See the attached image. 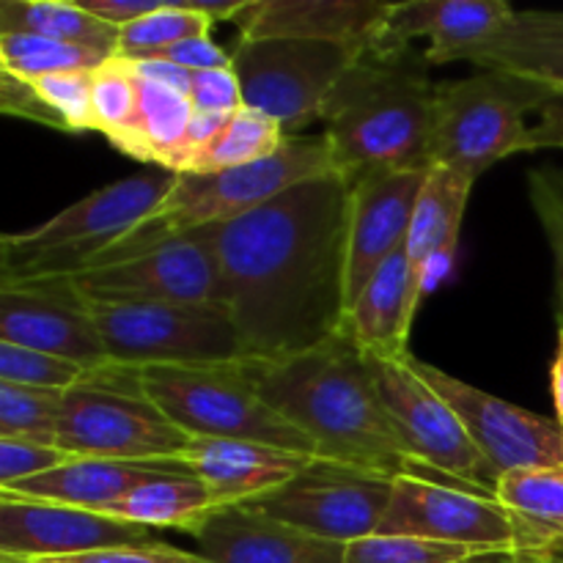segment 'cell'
<instances>
[{"label":"cell","mask_w":563,"mask_h":563,"mask_svg":"<svg viewBox=\"0 0 563 563\" xmlns=\"http://www.w3.org/2000/svg\"><path fill=\"white\" fill-rule=\"evenodd\" d=\"M64 394L0 383V440L55 445Z\"/></svg>","instance_id":"cell-34"},{"label":"cell","mask_w":563,"mask_h":563,"mask_svg":"<svg viewBox=\"0 0 563 563\" xmlns=\"http://www.w3.org/2000/svg\"><path fill=\"white\" fill-rule=\"evenodd\" d=\"M438 86L423 53H366L341 75L322 110L333 170L346 181L432 168Z\"/></svg>","instance_id":"cell-3"},{"label":"cell","mask_w":563,"mask_h":563,"mask_svg":"<svg viewBox=\"0 0 563 563\" xmlns=\"http://www.w3.org/2000/svg\"><path fill=\"white\" fill-rule=\"evenodd\" d=\"M88 306H223L225 291L207 229L190 231L130 262L71 275Z\"/></svg>","instance_id":"cell-11"},{"label":"cell","mask_w":563,"mask_h":563,"mask_svg":"<svg viewBox=\"0 0 563 563\" xmlns=\"http://www.w3.org/2000/svg\"><path fill=\"white\" fill-rule=\"evenodd\" d=\"M528 559V555H526ZM531 563H550V561H542V559H531Z\"/></svg>","instance_id":"cell-53"},{"label":"cell","mask_w":563,"mask_h":563,"mask_svg":"<svg viewBox=\"0 0 563 563\" xmlns=\"http://www.w3.org/2000/svg\"><path fill=\"white\" fill-rule=\"evenodd\" d=\"M135 385L192 440H251L317 456L311 440L297 432L258 394L251 361L209 366L141 368Z\"/></svg>","instance_id":"cell-6"},{"label":"cell","mask_w":563,"mask_h":563,"mask_svg":"<svg viewBox=\"0 0 563 563\" xmlns=\"http://www.w3.org/2000/svg\"><path fill=\"white\" fill-rule=\"evenodd\" d=\"M429 170L374 174L352 181L346 311L388 258L407 247L412 214Z\"/></svg>","instance_id":"cell-18"},{"label":"cell","mask_w":563,"mask_h":563,"mask_svg":"<svg viewBox=\"0 0 563 563\" xmlns=\"http://www.w3.org/2000/svg\"><path fill=\"white\" fill-rule=\"evenodd\" d=\"M317 456L251 440H192L181 462L212 493L218 509L251 504L300 476Z\"/></svg>","instance_id":"cell-22"},{"label":"cell","mask_w":563,"mask_h":563,"mask_svg":"<svg viewBox=\"0 0 563 563\" xmlns=\"http://www.w3.org/2000/svg\"><path fill=\"white\" fill-rule=\"evenodd\" d=\"M537 115L539 121H559V124H563V91L559 93L548 91V99H544Z\"/></svg>","instance_id":"cell-48"},{"label":"cell","mask_w":563,"mask_h":563,"mask_svg":"<svg viewBox=\"0 0 563 563\" xmlns=\"http://www.w3.org/2000/svg\"><path fill=\"white\" fill-rule=\"evenodd\" d=\"M335 174L324 135H289L273 157L214 174H179L170 196L135 231L93 258L91 267L130 262L165 242L207 225L231 223L289 187ZM86 273V269H82Z\"/></svg>","instance_id":"cell-4"},{"label":"cell","mask_w":563,"mask_h":563,"mask_svg":"<svg viewBox=\"0 0 563 563\" xmlns=\"http://www.w3.org/2000/svg\"><path fill=\"white\" fill-rule=\"evenodd\" d=\"M93 132L108 137L115 148H124L141 113V80L130 58L104 60L91 71Z\"/></svg>","instance_id":"cell-32"},{"label":"cell","mask_w":563,"mask_h":563,"mask_svg":"<svg viewBox=\"0 0 563 563\" xmlns=\"http://www.w3.org/2000/svg\"><path fill=\"white\" fill-rule=\"evenodd\" d=\"M0 33H31L113 58L121 31L69 0H3Z\"/></svg>","instance_id":"cell-30"},{"label":"cell","mask_w":563,"mask_h":563,"mask_svg":"<svg viewBox=\"0 0 563 563\" xmlns=\"http://www.w3.org/2000/svg\"><path fill=\"white\" fill-rule=\"evenodd\" d=\"M377 533L460 544L482 555L522 553L520 526L495 495L451 487L416 473L394 482V498Z\"/></svg>","instance_id":"cell-14"},{"label":"cell","mask_w":563,"mask_h":563,"mask_svg":"<svg viewBox=\"0 0 563 563\" xmlns=\"http://www.w3.org/2000/svg\"><path fill=\"white\" fill-rule=\"evenodd\" d=\"M495 498L520 526V555L537 559L544 550L563 548V467L506 473Z\"/></svg>","instance_id":"cell-29"},{"label":"cell","mask_w":563,"mask_h":563,"mask_svg":"<svg viewBox=\"0 0 563 563\" xmlns=\"http://www.w3.org/2000/svg\"><path fill=\"white\" fill-rule=\"evenodd\" d=\"M548 91L504 71L478 69L465 80L438 86L432 165L476 181L500 159L520 154L528 113H539Z\"/></svg>","instance_id":"cell-7"},{"label":"cell","mask_w":563,"mask_h":563,"mask_svg":"<svg viewBox=\"0 0 563 563\" xmlns=\"http://www.w3.org/2000/svg\"><path fill=\"white\" fill-rule=\"evenodd\" d=\"M528 198L553 253L555 291L563 295V192L550 176V168H533L528 174Z\"/></svg>","instance_id":"cell-39"},{"label":"cell","mask_w":563,"mask_h":563,"mask_svg":"<svg viewBox=\"0 0 563 563\" xmlns=\"http://www.w3.org/2000/svg\"><path fill=\"white\" fill-rule=\"evenodd\" d=\"M192 539L209 563H346V544L297 531L251 506L212 511Z\"/></svg>","instance_id":"cell-21"},{"label":"cell","mask_w":563,"mask_h":563,"mask_svg":"<svg viewBox=\"0 0 563 563\" xmlns=\"http://www.w3.org/2000/svg\"><path fill=\"white\" fill-rule=\"evenodd\" d=\"M0 563H209L198 553H185L179 548H170L165 542H143L124 544V548H104L93 553L66 555V559H36V561H16L0 559Z\"/></svg>","instance_id":"cell-41"},{"label":"cell","mask_w":563,"mask_h":563,"mask_svg":"<svg viewBox=\"0 0 563 563\" xmlns=\"http://www.w3.org/2000/svg\"><path fill=\"white\" fill-rule=\"evenodd\" d=\"M163 3L165 0H80V5L88 11V14L108 22V25H113L115 31L143 20V16L154 14Z\"/></svg>","instance_id":"cell-45"},{"label":"cell","mask_w":563,"mask_h":563,"mask_svg":"<svg viewBox=\"0 0 563 563\" xmlns=\"http://www.w3.org/2000/svg\"><path fill=\"white\" fill-rule=\"evenodd\" d=\"M476 181L456 170L432 165L418 196L407 236V262H410V297L421 308L423 297L451 273L456 247H460L462 220Z\"/></svg>","instance_id":"cell-23"},{"label":"cell","mask_w":563,"mask_h":563,"mask_svg":"<svg viewBox=\"0 0 563 563\" xmlns=\"http://www.w3.org/2000/svg\"><path fill=\"white\" fill-rule=\"evenodd\" d=\"M412 366L434 394L449 401L495 476L563 467V427L555 418L509 405L500 396L451 377L449 372L432 363L418 361L416 355H412Z\"/></svg>","instance_id":"cell-15"},{"label":"cell","mask_w":563,"mask_h":563,"mask_svg":"<svg viewBox=\"0 0 563 563\" xmlns=\"http://www.w3.org/2000/svg\"><path fill=\"white\" fill-rule=\"evenodd\" d=\"M179 174L148 168L104 185L44 223L0 240V286L71 278L135 231L170 196Z\"/></svg>","instance_id":"cell-5"},{"label":"cell","mask_w":563,"mask_h":563,"mask_svg":"<svg viewBox=\"0 0 563 563\" xmlns=\"http://www.w3.org/2000/svg\"><path fill=\"white\" fill-rule=\"evenodd\" d=\"M143 542H152L148 528L115 517L0 495V559H66Z\"/></svg>","instance_id":"cell-17"},{"label":"cell","mask_w":563,"mask_h":563,"mask_svg":"<svg viewBox=\"0 0 563 563\" xmlns=\"http://www.w3.org/2000/svg\"><path fill=\"white\" fill-rule=\"evenodd\" d=\"M286 137L289 135L280 130L278 121L258 113V110L242 108L229 115L220 135L192 159L187 174H214V170L262 163L284 146Z\"/></svg>","instance_id":"cell-31"},{"label":"cell","mask_w":563,"mask_h":563,"mask_svg":"<svg viewBox=\"0 0 563 563\" xmlns=\"http://www.w3.org/2000/svg\"><path fill=\"white\" fill-rule=\"evenodd\" d=\"M137 71V69H135ZM141 80V113L132 137L121 152L126 157H135L141 163H152L157 168L181 174L185 168V148H187V130L196 108L190 97L179 88H170L165 82Z\"/></svg>","instance_id":"cell-28"},{"label":"cell","mask_w":563,"mask_h":563,"mask_svg":"<svg viewBox=\"0 0 563 563\" xmlns=\"http://www.w3.org/2000/svg\"><path fill=\"white\" fill-rule=\"evenodd\" d=\"M110 379L113 368L66 390L55 449L88 460L181 462L192 438L137 390L135 374L126 388Z\"/></svg>","instance_id":"cell-8"},{"label":"cell","mask_w":563,"mask_h":563,"mask_svg":"<svg viewBox=\"0 0 563 563\" xmlns=\"http://www.w3.org/2000/svg\"><path fill=\"white\" fill-rule=\"evenodd\" d=\"M379 396L421 471H432L476 493L495 495L500 478L484 462L471 434L443 396L434 394L407 361H374Z\"/></svg>","instance_id":"cell-12"},{"label":"cell","mask_w":563,"mask_h":563,"mask_svg":"<svg viewBox=\"0 0 563 563\" xmlns=\"http://www.w3.org/2000/svg\"><path fill=\"white\" fill-rule=\"evenodd\" d=\"M113 368L251 361L223 306H88Z\"/></svg>","instance_id":"cell-9"},{"label":"cell","mask_w":563,"mask_h":563,"mask_svg":"<svg viewBox=\"0 0 563 563\" xmlns=\"http://www.w3.org/2000/svg\"><path fill=\"white\" fill-rule=\"evenodd\" d=\"M71 456L55 445L25 443V440H0V487L36 478L42 473L66 465Z\"/></svg>","instance_id":"cell-40"},{"label":"cell","mask_w":563,"mask_h":563,"mask_svg":"<svg viewBox=\"0 0 563 563\" xmlns=\"http://www.w3.org/2000/svg\"><path fill=\"white\" fill-rule=\"evenodd\" d=\"M465 563H531V559L520 553H493V555H478V559H471Z\"/></svg>","instance_id":"cell-49"},{"label":"cell","mask_w":563,"mask_h":563,"mask_svg":"<svg viewBox=\"0 0 563 563\" xmlns=\"http://www.w3.org/2000/svg\"><path fill=\"white\" fill-rule=\"evenodd\" d=\"M357 58L339 44L240 38L231 66L242 104L278 121L286 135H300L313 121H322L330 91Z\"/></svg>","instance_id":"cell-10"},{"label":"cell","mask_w":563,"mask_h":563,"mask_svg":"<svg viewBox=\"0 0 563 563\" xmlns=\"http://www.w3.org/2000/svg\"><path fill=\"white\" fill-rule=\"evenodd\" d=\"M262 399L311 440L317 460L385 478L421 476L374 379V361L341 330L306 355L251 361Z\"/></svg>","instance_id":"cell-2"},{"label":"cell","mask_w":563,"mask_h":563,"mask_svg":"<svg viewBox=\"0 0 563 563\" xmlns=\"http://www.w3.org/2000/svg\"><path fill=\"white\" fill-rule=\"evenodd\" d=\"M212 25L214 22L207 14H201L192 0H165L154 14L121 27L115 55L119 58H137V55L152 53V49H163L176 42H185V38L212 33Z\"/></svg>","instance_id":"cell-35"},{"label":"cell","mask_w":563,"mask_h":563,"mask_svg":"<svg viewBox=\"0 0 563 563\" xmlns=\"http://www.w3.org/2000/svg\"><path fill=\"white\" fill-rule=\"evenodd\" d=\"M462 60L559 93L563 91V11L515 9L500 31L467 49Z\"/></svg>","instance_id":"cell-24"},{"label":"cell","mask_w":563,"mask_h":563,"mask_svg":"<svg viewBox=\"0 0 563 563\" xmlns=\"http://www.w3.org/2000/svg\"><path fill=\"white\" fill-rule=\"evenodd\" d=\"M390 5L385 0H247L234 22L240 38L322 42L366 55Z\"/></svg>","instance_id":"cell-19"},{"label":"cell","mask_w":563,"mask_h":563,"mask_svg":"<svg viewBox=\"0 0 563 563\" xmlns=\"http://www.w3.org/2000/svg\"><path fill=\"white\" fill-rule=\"evenodd\" d=\"M555 322H563V295L555 291Z\"/></svg>","instance_id":"cell-51"},{"label":"cell","mask_w":563,"mask_h":563,"mask_svg":"<svg viewBox=\"0 0 563 563\" xmlns=\"http://www.w3.org/2000/svg\"><path fill=\"white\" fill-rule=\"evenodd\" d=\"M418 308L410 297L407 247L379 267L346 311L344 330L372 361H407Z\"/></svg>","instance_id":"cell-26"},{"label":"cell","mask_w":563,"mask_h":563,"mask_svg":"<svg viewBox=\"0 0 563 563\" xmlns=\"http://www.w3.org/2000/svg\"><path fill=\"white\" fill-rule=\"evenodd\" d=\"M170 471H190V467L181 465V462H119L71 456L66 465L55 467V471L27 478V482L14 484V487H0V495L47 500V504L108 515L110 506L119 504L137 484L146 482L148 476Z\"/></svg>","instance_id":"cell-25"},{"label":"cell","mask_w":563,"mask_h":563,"mask_svg":"<svg viewBox=\"0 0 563 563\" xmlns=\"http://www.w3.org/2000/svg\"><path fill=\"white\" fill-rule=\"evenodd\" d=\"M537 559L550 561V563H563V548H550V550H544V553L537 555Z\"/></svg>","instance_id":"cell-50"},{"label":"cell","mask_w":563,"mask_h":563,"mask_svg":"<svg viewBox=\"0 0 563 563\" xmlns=\"http://www.w3.org/2000/svg\"><path fill=\"white\" fill-rule=\"evenodd\" d=\"M550 176H553V181L559 185V190L563 192V168H550Z\"/></svg>","instance_id":"cell-52"},{"label":"cell","mask_w":563,"mask_h":563,"mask_svg":"<svg viewBox=\"0 0 563 563\" xmlns=\"http://www.w3.org/2000/svg\"><path fill=\"white\" fill-rule=\"evenodd\" d=\"M190 102L201 113H223L231 115L242 110L240 80L234 75V66L209 71H192L190 80Z\"/></svg>","instance_id":"cell-42"},{"label":"cell","mask_w":563,"mask_h":563,"mask_svg":"<svg viewBox=\"0 0 563 563\" xmlns=\"http://www.w3.org/2000/svg\"><path fill=\"white\" fill-rule=\"evenodd\" d=\"M44 102L58 113L66 132H93V99L91 71H69L31 80Z\"/></svg>","instance_id":"cell-38"},{"label":"cell","mask_w":563,"mask_h":563,"mask_svg":"<svg viewBox=\"0 0 563 563\" xmlns=\"http://www.w3.org/2000/svg\"><path fill=\"white\" fill-rule=\"evenodd\" d=\"M130 60H163V64H174L187 71H209L231 66V53H225L220 44H214L209 33H203V36L185 38V42H176L163 49H152V53H143Z\"/></svg>","instance_id":"cell-44"},{"label":"cell","mask_w":563,"mask_h":563,"mask_svg":"<svg viewBox=\"0 0 563 563\" xmlns=\"http://www.w3.org/2000/svg\"><path fill=\"white\" fill-rule=\"evenodd\" d=\"M212 511V493L192 471H170L148 476L119 504L108 509V517L132 522L141 528H174L192 533Z\"/></svg>","instance_id":"cell-27"},{"label":"cell","mask_w":563,"mask_h":563,"mask_svg":"<svg viewBox=\"0 0 563 563\" xmlns=\"http://www.w3.org/2000/svg\"><path fill=\"white\" fill-rule=\"evenodd\" d=\"M0 341L64 357L91 377L113 368L91 308L66 278L0 286Z\"/></svg>","instance_id":"cell-16"},{"label":"cell","mask_w":563,"mask_h":563,"mask_svg":"<svg viewBox=\"0 0 563 563\" xmlns=\"http://www.w3.org/2000/svg\"><path fill=\"white\" fill-rule=\"evenodd\" d=\"M542 148H563V124L559 121H537L528 126L520 154L542 152Z\"/></svg>","instance_id":"cell-46"},{"label":"cell","mask_w":563,"mask_h":563,"mask_svg":"<svg viewBox=\"0 0 563 563\" xmlns=\"http://www.w3.org/2000/svg\"><path fill=\"white\" fill-rule=\"evenodd\" d=\"M108 58L110 55L44 36H31V33H0V69L25 77V80L69 75V71H93Z\"/></svg>","instance_id":"cell-33"},{"label":"cell","mask_w":563,"mask_h":563,"mask_svg":"<svg viewBox=\"0 0 563 563\" xmlns=\"http://www.w3.org/2000/svg\"><path fill=\"white\" fill-rule=\"evenodd\" d=\"M350 201V181L328 174L207 225L225 311L251 361H289L344 330Z\"/></svg>","instance_id":"cell-1"},{"label":"cell","mask_w":563,"mask_h":563,"mask_svg":"<svg viewBox=\"0 0 563 563\" xmlns=\"http://www.w3.org/2000/svg\"><path fill=\"white\" fill-rule=\"evenodd\" d=\"M394 482L377 473L313 460L289 484L242 506L324 542L352 544L379 531L394 498Z\"/></svg>","instance_id":"cell-13"},{"label":"cell","mask_w":563,"mask_h":563,"mask_svg":"<svg viewBox=\"0 0 563 563\" xmlns=\"http://www.w3.org/2000/svg\"><path fill=\"white\" fill-rule=\"evenodd\" d=\"M553 401H555V421L563 427V322H559V346H555L553 361Z\"/></svg>","instance_id":"cell-47"},{"label":"cell","mask_w":563,"mask_h":563,"mask_svg":"<svg viewBox=\"0 0 563 563\" xmlns=\"http://www.w3.org/2000/svg\"><path fill=\"white\" fill-rule=\"evenodd\" d=\"M88 377L91 374L86 368L75 366L64 357L0 341V383L44 390H71L86 383Z\"/></svg>","instance_id":"cell-36"},{"label":"cell","mask_w":563,"mask_h":563,"mask_svg":"<svg viewBox=\"0 0 563 563\" xmlns=\"http://www.w3.org/2000/svg\"><path fill=\"white\" fill-rule=\"evenodd\" d=\"M0 110H3L5 115H16V119L36 121V124L66 132L64 121H60L58 113L44 102L42 93L36 91V86H33L31 80H25V77H16L3 69H0Z\"/></svg>","instance_id":"cell-43"},{"label":"cell","mask_w":563,"mask_h":563,"mask_svg":"<svg viewBox=\"0 0 563 563\" xmlns=\"http://www.w3.org/2000/svg\"><path fill=\"white\" fill-rule=\"evenodd\" d=\"M478 555L482 553L460 544L429 542L418 537H379V533L346 544V563H465Z\"/></svg>","instance_id":"cell-37"},{"label":"cell","mask_w":563,"mask_h":563,"mask_svg":"<svg viewBox=\"0 0 563 563\" xmlns=\"http://www.w3.org/2000/svg\"><path fill=\"white\" fill-rule=\"evenodd\" d=\"M515 14L506 0H407L390 5V14L368 53H405L416 38H429L423 49L429 66L462 60Z\"/></svg>","instance_id":"cell-20"}]
</instances>
